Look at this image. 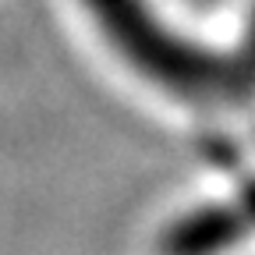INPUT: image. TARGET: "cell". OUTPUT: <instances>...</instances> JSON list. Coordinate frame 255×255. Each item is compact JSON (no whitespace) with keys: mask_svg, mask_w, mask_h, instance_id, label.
<instances>
[{"mask_svg":"<svg viewBox=\"0 0 255 255\" xmlns=\"http://www.w3.org/2000/svg\"><path fill=\"white\" fill-rule=\"evenodd\" d=\"M238 60H241V68H245V75L252 78V85H255V4H252V14H248V21H245V32H241V43H238Z\"/></svg>","mask_w":255,"mask_h":255,"instance_id":"2","label":"cell"},{"mask_svg":"<svg viewBox=\"0 0 255 255\" xmlns=\"http://www.w3.org/2000/svg\"><path fill=\"white\" fill-rule=\"evenodd\" d=\"M82 7L128 68L177 103L216 110L238 107L255 92L238 53L188 39L149 7V0H82Z\"/></svg>","mask_w":255,"mask_h":255,"instance_id":"1","label":"cell"}]
</instances>
